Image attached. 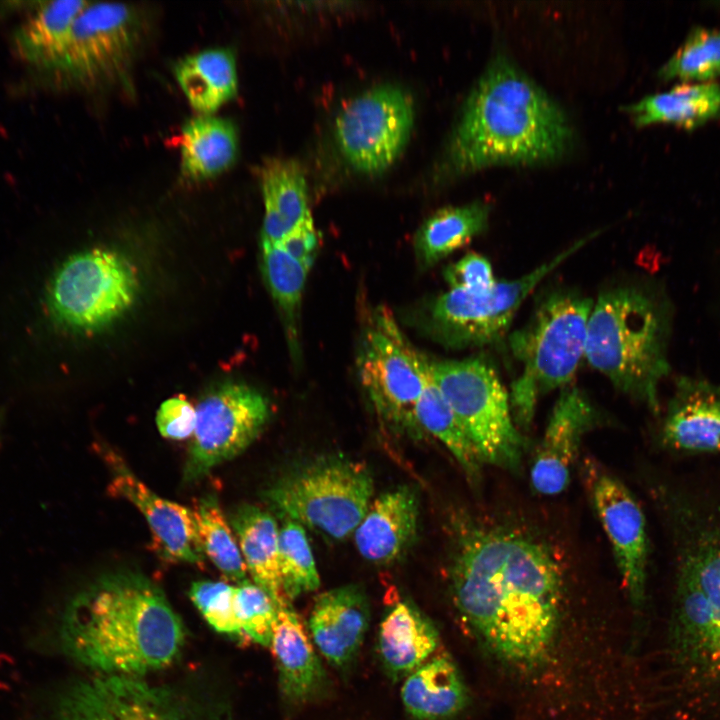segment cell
Returning a JSON list of instances; mask_svg holds the SVG:
<instances>
[{"label": "cell", "instance_id": "obj_25", "mask_svg": "<svg viewBox=\"0 0 720 720\" xmlns=\"http://www.w3.org/2000/svg\"><path fill=\"white\" fill-rule=\"evenodd\" d=\"M178 144L181 174L191 182L221 174L234 163L238 153L233 122L211 114H200L185 122Z\"/></svg>", "mask_w": 720, "mask_h": 720}, {"label": "cell", "instance_id": "obj_8", "mask_svg": "<svg viewBox=\"0 0 720 720\" xmlns=\"http://www.w3.org/2000/svg\"><path fill=\"white\" fill-rule=\"evenodd\" d=\"M429 365L482 465L519 470L524 438L514 423L509 394L494 367L481 358L429 361Z\"/></svg>", "mask_w": 720, "mask_h": 720}, {"label": "cell", "instance_id": "obj_10", "mask_svg": "<svg viewBox=\"0 0 720 720\" xmlns=\"http://www.w3.org/2000/svg\"><path fill=\"white\" fill-rule=\"evenodd\" d=\"M428 360L418 354L392 313L379 308L363 337L359 371L378 416L398 429L418 431L414 409L426 381Z\"/></svg>", "mask_w": 720, "mask_h": 720}, {"label": "cell", "instance_id": "obj_23", "mask_svg": "<svg viewBox=\"0 0 720 720\" xmlns=\"http://www.w3.org/2000/svg\"><path fill=\"white\" fill-rule=\"evenodd\" d=\"M265 214L262 241L277 245L310 212L307 183L300 164L272 157L259 169Z\"/></svg>", "mask_w": 720, "mask_h": 720}, {"label": "cell", "instance_id": "obj_22", "mask_svg": "<svg viewBox=\"0 0 720 720\" xmlns=\"http://www.w3.org/2000/svg\"><path fill=\"white\" fill-rule=\"evenodd\" d=\"M439 646V635L428 618L408 601L396 603L378 631V652L385 670L406 677L429 660Z\"/></svg>", "mask_w": 720, "mask_h": 720}, {"label": "cell", "instance_id": "obj_1", "mask_svg": "<svg viewBox=\"0 0 720 720\" xmlns=\"http://www.w3.org/2000/svg\"><path fill=\"white\" fill-rule=\"evenodd\" d=\"M543 539L502 523H468L450 568L457 612L481 651L514 680L537 685L562 666L568 587Z\"/></svg>", "mask_w": 720, "mask_h": 720}, {"label": "cell", "instance_id": "obj_39", "mask_svg": "<svg viewBox=\"0 0 720 720\" xmlns=\"http://www.w3.org/2000/svg\"><path fill=\"white\" fill-rule=\"evenodd\" d=\"M160 434L168 439L183 440L193 435L196 408L184 397L175 396L164 401L156 415Z\"/></svg>", "mask_w": 720, "mask_h": 720}, {"label": "cell", "instance_id": "obj_27", "mask_svg": "<svg viewBox=\"0 0 720 720\" xmlns=\"http://www.w3.org/2000/svg\"><path fill=\"white\" fill-rule=\"evenodd\" d=\"M637 126L672 123L698 127L720 116V82L684 83L624 107Z\"/></svg>", "mask_w": 720, "mask_h": 720}, {"label": "cell", "instance_id": "obj_7", "mask_svg": "<svg viewBox=\"0 0 720 720\" xmlns=\"http://www.w3.org/2000/svg\"><path fill=\"white\" fill-rule=\"evenodd\" d=\"M373 495L368 468L344 457L316 459L289 472L266 498L286 517L303 527L343 540L356 530Z\"/></svg>", "mask_w": 720, "mask_h": 720}, {"label": "cell", "instance_id": "obj_19", "mask_svg": "<svg viewBox=\"0 0 720 720\" xmlns=\"http://www.w3.org/2000/svg\"><path fill=\"white\" fill-rule=\"evenodd\" d=\"M663 445L684 454H720V388L681 380L661 430Z\"/></svg>", "mask_w": 720, "mask_h": 720}, {"label": "cell", "instance_id": "obj_33", "mask_svg": "<svg viewBox=\"0 0 720 720\" xmlns=\"http://www.w3.org/2000/svg\"><path fill=\"white\" fill-rule=\"evenodd\" d=\"M193 511L202 552L229 580H249L241 551L216 496L203 497Z\"/></svg>", "mask_w": 720, "mask_h": 720}, {"label": "cell", "instance_id": "obj_30", "mask_svg": "<svg viewBox=\"0 0 720 720\" xmlns=\"http://www.w3.org/2000/svg\"><path fill=\"white\" fill-rule=\"evenodd\" d=\"M490 206L476 201L436 211L418 229L415 252L419 264L429 267L468 245L488 225Z\"/></svg>", "mask_w": 720, "mask_h": 720}, {"label": "cell", "instance_id": "obj_26", "mask_svg": "<svg viewBox=\"0 0 720 720\" xmlns=\"http://www.w3.org/2000/svg\"><path fill=\"white\" fill-rule=\"evenodd\" d=\"M253 582L264 589L277 606L285 599L279 571V528L274 517L254 505H243L230 520Z\"/></svg>", "mask_w": 720, "mask_h": 720}, {"label": "cell", "instance_id": "obj_32", "mask_svg": "<svg viewBox=\"0 0 720 720\" xmlns=\"http://www.w3.org/2000/svg\"><path fill=\"white\" fill-rule=\"evenodd\" d=\"M262 267L265 281L277 303L292 352L299 350V322L302 294L309 268L292 258L278 245L262 241Z\"/></svg>", "mask_w": 720, "mask_h": 720}, {"label": "cell", "instance_id": "obj_17", "mask_svg": "<svg viewBox=\"0 0 720 720\" xmlns=\"http://www.w3.org/2000/svg\"><path fill=\"white\" fill-rule=\"evenodd\" d=\"M595 421V410L584 393L565 388L553 408L531 467V484L537 493L555 496L567 488L582 437Z\"/></svg>", "mask_w": 720, "mask_h": 720}, {"label": "cell", "instance_id": "obj_6", "mask_svg": "<svg viewBox=\"0 0 720 720\" xmlns=\"http://www.w3.org/2000/svg\"><path fill=\"white\" fill-rule=\"evenodd\" d=\"M593 300L575 292L549 295L526 327L510 339L523 365L509 395L516 427L528 430L538 397L566 386L585 354L587 326Z\"/></svg>", "mask_w": 720, "mask_h": 720}, {"label": "cell", "instance_id": "obj_4", "mask_svg": "<svg viewBox=\"0 0 720 720\" xmlns=\"http://www.w3.org/2000/svg\"><path fill=\"white\" fill-rule=\"evenodd\" d=\"M573 133L562 109L507 56L497 54L477 81L445 152L448 174L497 164L560 158Z\"/></svg>", "mask_w": 720, "mask_h": 720}, {"label": "cell", "instance_id": "obj_11", "mask_svg": "<svg viewBox=\"0 0 720 720\" xmlns=\"http://www.w3.org/2000/svg\"><path fill=\"white\" fill-rule=\"evenodd\" d=\"M143 35L139 9L124 3L89 2L76 18L53 71L86 86L117 83L128 74Z\"/></svg>", "mask_w": 720, "mask_h": 720}, {"label": "cell", "instance_id": "obj_34", "mask_svg": "<svg viewBox=\"0 0 720 720\" xmlns=\"http://www.w3.org/2000/svg\"><path fill=\"white\" fill-rule=\"evenodd\" d=\"M663 80L708 82L720 76V28L698 27L661 66Z\"/></svg>", "mask_w": 720, "mask_h": 720}, {"label": "cell", "instance_id": "obj_9", "mask_svg": "<svg viewBox=\"0 0 720 720\" xmlns=\"http://www.w3.org/2000/svg\"><path fill=\"white\" fill-rule=\"evenodd\" d=\"M595 235L575 242L518 279L496 281L482 291L450 289L431 304L428 331L438 342L451 348L496 342L507 332L517 310L542 279Z\"/></svg>", "mask_w": 720, "mask_h": 720}, {"label": "cell", "instance_id": "obj_28", "mask_svg": "<svg viewBox=\"0 0 720 720\" xmlns=\"http://www.w3.org/2000/svg\"><path fill=\"white\" fill-rule=\"evenodd\" d=\"M176 80L194 110L210 115L237 93L238 78L233 52L209 48L188 55L175 66Z\"/></svg>", "mask_w": 720, "mask_h": 720}, {"label": "cell", "instance_id": "obj_31", "mask_svg": "<svg viewBox=\"0 0 720 720\" xmlns=\"http://www.w3.org/2000/svg\"><path fill=\"white\" fill-rule=\"evenodd\" d=\"M418 431L429 432L440 440L473 481L479 479L482 463L445 396L434 381L430 365L423 391L414 409Z\"/></svg>", "mask_w": 720, "mask_h": 720}, {"label": "cell", "instance_id": "obj_38", "mask_svg": "<svg viewBox=\"0 0 720 720\" xmlns=\"http://www.w3.org/2000/svg\"><path fill=\"white\" fill-rule=\"evenodd\" d=\"M451 289L482 291L496 283L490 262L484 256L470 252L444 271Z\"/></svg>", "mask_w": 720, "mask_h": 720}, {"label": "cell", "instance_id": "obj_13", "mask_svg": "<svg viewBox=\"0 0 720 720\" xmlns=\"http://www.w3.org/2000/svg\"><path fill=\"white\" fill-rule=\"evenodd\" d=\"M196 408V426L184 468L194 481L245 450L268 416L266 399L242 384H227L205 396Z\"/></svg>", "mask_w": 720, "mask_h": 720}, {"label": "cell", "instance_id": "obj_35", "mask_svg": "<svg viewBox=\"0 0 720 720\" xmlns=\"http://www.w3.org/2000/svg\"><path fill=\"white\" fill-rule=\"evenodd\" d=\"M279 571L282 592L288 602L320 585L305 529L289 519L279 529Z\"/></svg>", "mask_w": 720, "mask_h": 720}, {"label": "cell", "instance_id": "obj_16", "mask_svg": "<svg viewBox=\"0 0 720 720\" xmlns=\"http://www.w3.org/2000/svg\"><path fill=\"white\" fill-rule=\"evenodd\" d=\"M111 479L108 490L132 503L144 516L162 552L171 560L200 564L204 560L193 511L164 499L130 470L109 447L102 448Z\"/></svg>", "mask_w": 720, "mask_h": 720}, {"label": "cell", "instance_id": "obj_40", "mask_svg": "<svg viewBox=\"0 0 720 720\" xmlns=\"http://www.w3.org/2000/svg\"><path fill=\"white\" fill-rule=\"evenodd\" d=\"M277 245L292 258L311 269L320 248L319 233L311 213L309 212Z\"/></svg>", "mask_w": 720, "mask_h": 720}, {"label": "cell", "instance_id": "obj_20", "mask_svg": "<svg viewBox=\"0 0 720 720\" xmlns=\"http://www.w3.org/2000/svg\"><path fill=\"white\" fill-rule=\"evenodd\" d=\"M418 518L419 502L413 489L400 486L380 494L353 533L358 552L375 564L392 563L413 543Z\"/></svg>", "mask_w": 720, "mask_h": 720}, {"label": "cell", "instance_id": "obj_37", "mask_svg": "<svg viewBox=\"0 0 720 720\" xmlns=\"http://www.w3.org/2000/svg\"><path fill=\"white\" fill-rule=\"evenodd\" d=\"M189 594L217 632L241 634L234 612V586L220 581L200 580L192 583Z\"/></svg>", "mask_w": 720, "mask_h": 720}, {"label": "cell", "instance_id": "obj_2", "mask_svg": "<svg viewBox=\"0 0 720 720\" xmlns=\"http://www.w3.org/2000/svg\"><path fill=\"white\" fill-rule=\"evenodd\" d=\"M671 592L642 711L656 720H720V528L677 553Z\"/></svg>", "mask_w": 720, "mask_h": 720}, {"label": "cell", "instance_id": "obj_24", "mask_svg": "<svg viewBox=\"0 0 720 720\" xmlns=\"http://www.w3.org/2000/svg\"><path fill=\"white\" fill-rule=\"evenodd\" d=\"M401 699L417 720H444L464 709L468 694L455 663L436 655L405 677Z\"/></svg>", "mask_w": 720, "mask_h": 720}, {"label": "cell", "instance_id": "obj_15", "mask_svg": "<svg viewBox=\"0 0 720 720\" xmlns=\"http://www.w3.org/2000/svg\"><path fill=\"white\" fill-rule=\"evenodd\" d=\"M54 720H190L169 691L136 677L101 675L81 681L59 701Z\"/></svg>", "mask_w": 720, "mask_h": 720}, {"label": "cell", "instance_id": "obj_36", "mask_svg": "<svg viewBox=\"0 0 720 720\" xmlns=\"http://www.w3.org/2000/svg\"><path fill=\"white\" fill-rule=\"evenodd\" d=\"M234 612L241 634L270 645L277 605L264 589L250 580L234 586Z\"/></svg>", "mask_w": 720, "mask_h": 720}, {"label": "cell", "instance_id": "obj_18", "mask_svg": "<svg viewBox=\"0 0 720 720\" xmlns=\"http://www.w3.org/2000/svg\"><path fill=\"white\" fill-rule=\"evenodd\" d=\"M366 594L358 585H345L319 594L309 617V631L323 657L344 667L357 654L369 625Z\"/></svg>", "mask_w": 720, "mask_h": 720}, {"label": "cell", "instance_id": "obj_3", "mask_svg": "<svg viewBox=\"0 0 720 720\" xmlns=\"http://www.w3.org/2000/svg\"><path fill=\"white\" fill-rule=\"evenodd\" d=\"M61 640L69 655L102 675L136 677L170 664L184 630L158 586L142 575L119 572L71 601Z\"/></svg>", "mask_w": 720, "mask_h": 720}, {"label": "cell", "instance_id": "obj_29", "mask_svg": "<svg viewBox=\"0 0 720 720\" xmlns=\"http://www.w3.org/2000/svg\"><path fill=\"white\" fill-rule=\"evenodd\" d=\"M89 2H45L15 34L18 54L28 63L53 71L69 41L73 24Z\"/></svg>", "mask_w": 720, "mask_h": 720}, {"label": "cell", "instance_id": "obj_21", "mask_svg": "<svg viewBox=\"0 0 720 720\" xmlns=\"http://www.w3.org/2000/svg\"><path fill=\"white\" fill-rule=\"evenodd\" d=\"M277 663L280 688L291 702H305L325 681L324 669L309 636L290 604L277 606L270 645Z\"/></svg>", "mask_w": 720, "mask_h": 720}, {"label": "cell", "instance_id": "obj_12", "mask_svg": "<svg viewBox=\"0 0 720 720\" xmlns=\"http://www.w3.org/2000/svg\"><path fill=\"white\" fill-rule=\"evenodd\" d=\"M413 119V102L406 91L393 85L374 87L353 98L338 113V148L356 171L381 173L405 148Z\"/></svg>", "mask_w": 720, "mask_h": 720}, {"label": "cell", "instance_id": "obj_5", "mask_svg": "<svg viewBox=\"0 0 720 720\" xmlns=\"http://www.w3.org/2000/svg\"><path fill=\"white\" fill-rule=\"evenodd\" d=\"M667 336V314L655 296L610 288L593 303L584 356L618 390L657 411L658 385L669 370Z\"/></svg>", "mask_w": 720, "mask_h": 720}, {"label": "cell", "instance_id": "obj_14", "mask_svg": "<svg viewBox=\"0 0 720 720\" xmlns=\"http://www.w3.org/2000/svg\"><path fill=\"white\" fill-rule=\"evenodd\" d=\"M588 472L594 509L612 546L632 608L642 619L647 605L648 536L641 506L615 476L598 468Z\"/></svg>", "mask_w": 720, "mask_h": 720}]
</instances>
